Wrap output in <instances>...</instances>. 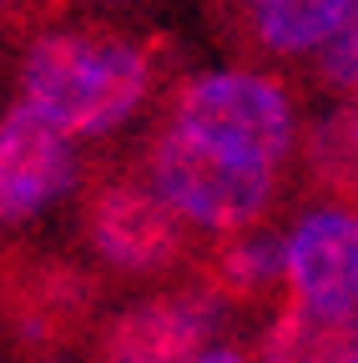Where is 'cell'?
<instances>
[{"label": "cell", "mask_w": 358, "mask_h": 363, "mask_svg": "<svg viewBox=\"0 0 358 363\" xmlns=\"http://www.w3.org/2000/svg\"><path fill=\"white\" fill-rule=\"evenodd\" d=\"M167 40L131 35L101 21L35 30L21 45V101H30L71 142H91L126 126L157 91L167 71Z\"/></svg>", "instance_id": "cell-1"}, {"label": "cell", "mask_w": 358, "mask_h": 363, "mask_svg": "<svg viewBox=\"0 0 358 363\" xmlns=\"http://www.w3.org/2000/svg\"><path fill=\"white\" fill-rule=\"evenodd\" d=\"M137 172L167 197V207L192 233L237 238L273 217L288 167L162 116L137 152Z\"/></svg>", "instance_id": "cell-2"}, {"label": "cell", "mask_w": 358, "mask_h": 363, "mask_svg": "<svg viewBox=\"0 0 358 363\" xmlns=\"http://www.w3.org/2000/svg\"><path fill=\"white\" fill-rule=\"evenodd\" d=\"M81 242L91 252V262L106 278H187L197 247H192V227L167 207V197L137 167H111L81 182Z\"/></svg>", "instance_id": "cell-3"}, {"label": "cell", "mask_w": 358, "mask_h": 363, "mask_svg": "<svg viewBox=\"0 0 358 363\" xmlns=\"http://www.w3.org/2000/svg\"><path fill=\"white\" fill-rule=\"evenodd\" d=\"M106 303V272L71 252L11 242L0 252V338L21 358H61L91 338Z\"/></svg>", "instance_id": "cell-4"}, {"label": "cell", "mask_w": 358, "mask_h": 363, "mask_svg": "<svg viewBox=\"0 0 358 363\" xmlns=\"http://www.w3.org/2000/svg\"><path fill=\"white\" fill-rule=\"evenodd\" d=\"M162 116L182 121L202 136H217V142H233L252 157H267L278 167H288L303 142L293 86L257 66H222V71L182 76L162 96Z\"/></svg>", "instance_id": "cell-5"}, {"label": "cell", "mask_w": 358, "mask_h": 363, "mask_svg": "<svg viewBox=\"0 0 358 363\" xmlns=\"http://www.w3.org/2000/svg\"><path fill=\"white\" fill-rule=\"evenodd\" d=\"M222 313L228 308L217 293L187 272L167 293L137 298L101 318L91 333V363H192L217 333Z\"/></svg>", "instance_id": "cell-6"}, {"label": "cell", "mask_w": 358, "mask_h": 363, "mask_svg": "<svg viewBox=\"0 0 358 363\" xmlns=\"http://www.w3.org/2000/svg\"><path fill=\"white\" fill-rule=\"evenodd\" d=\"M81 182L76 142L51 126L30 101H11L0 111V227L30 222L56 197Z\"/></svg>", "instance_id": "cell-7"}, {"label": "cell", "mask_w": 358, "mask_h": 363, "mask_svg": "<svg viewBox=\"0 0 358 363\" xmlns=\"http://www.w3.org/2000/svg\"><path fill=\"white\" fill-rule=\"evenodd\" d=\"M288 293L328 308L358 313V207L318 202L288 233Z\"/></svg>", "instance_id": "cell-8"}, {"label": "cell", "mask_w": 358, "mask_h": 363, "mask_svg": "<svg viewBox=\"0 0 358 363\" xmlns=\"http://www.w3.org/2000/svg\"><path fill=\"white\" fill-rule=\"evenodd\" d=\"M192 278L207 283L228 313L278 303L288 293V238H273L267 222L237 238H212V247H197Z\"/></svg>", "instance_id": "cell-9"}, {"label": "cell", "mask_w": 358, "mask_h": 363, "mask_svg": "<svg viewBox=\"0 0 358 363\" xmlns=\"http://www.w3.org/2000/svg\"><path fill=\"white\" fill-rule=\"evenodd\" d=\"M257 363H358V313H328L283 293L257 338Z\"/></svg>", "instance_id": "cell-10"}, {"label": "cell", "mask_w": 358, "mask_h": 363, "mask_svg": "<svg viewBox=\"0 0 358 363\" xmlns=\"http://www.w3.org/2000/svg\"><path fill=\"white\" fill-rule=\"evenodd\" d=\"M348 0H257V6L228 30L257 61H308L333 35Z\"/></svg>", "instance_id": "cell-11"}, {"label": "cell", "mask_w": 358, "mask_h": 363, "mask_svg": "<svg viewBox=\"0 0 358 363\" xmlns=\"http://www.w3.org/2000/svg\"><path fill=\"white\" fill-rule=\"evenodd\" d=\"M303 182L318 202L358 207V96H343L323 121H313L298 142Z\"/></svg>", "instance_id": "cell-12"}, {"label": "cell", "mask_w": 358, "mask_h": 363, "mask_svg": "<svg viewBox=\"0 0 358 363\" xmlns=\"http://www.w3.org/2000/svg\"><path fill=\"white\" fill-rule=\"evenodd\" d=\"M308 81L313 91H328V96H358V0H348L333 35L308 56Z\"/></svg>", "instance_id": "cell-13"}, {"label": "cell", "mask_w": 358, "mask_h": 363, "mask_svg": "<svg viewBox=\"0 0 358 363\" xmlns=\"http://www.w3.org/2000/svg\"><path fill=\"white\" fill-rule=\"evenodd\" d=\"M40 21H51L40 0H0V40L6 35H26L30 40Z\"/></svg>", "instance_id": "cell-14"}, {"label": "cell", "mask_w": 358, "mask_h": 363, "mask_svg": "<svg viewBox=\"0 0 358 363\" xmlns=\"http://www.w3.org/2000/svg\"><path fill=\"white\" fill-rule=\"evenodd\" d=\"M252 6H257V0H212V16H217V26H222V30H233Z\"/></svg>", "instance_id": "cell-15"}, {"label": "cell", "mask_w": 358, "mask_h": 363, "mask_svg": "<svg viewBox=\"0 0 358 363\" xmlns=\"http://www.w3.org/2000/svg\"><path fill=\"white\" fill-rule=\"evenodd\" d=\"M192 363H252V358H247L242 348H202Z\"/></svg>", "instance_id": "cell-16"}, {"label": "cell", "mask_w": 358, "mask_h": 363, "mask_svg": "<svg viewBox=\"0 0 358 363\" xmlns=\"http://www.w3.org/2000/svg\"><path fill=\"white\" fill-rule=\"evenodd\" d=\"M40 6H46V16H61V6H66V0H40Z\"/></svg>", "instance_id": "cell-17"}, {"label": "cell", "mask_w": 358, "mask_h": 363, "mask_svg": "<svg viewBox=\"0 0 358 363\" xmlns=\"http://www.w3.org/2000/svg\"><path fill=\"white\" fill-rule=\"evenodd\" d=\"M101 6H131V0H101Z\"/></svg>", "instance_id": "cell-18"}]
</instances>
